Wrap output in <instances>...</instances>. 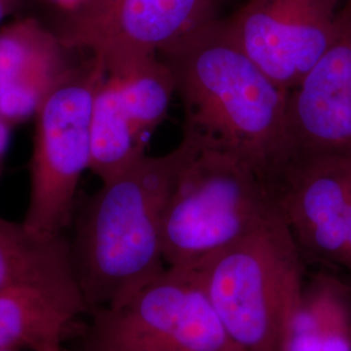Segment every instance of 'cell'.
Masks as SVG:
<instances>
[{
  "instance_id": "cell-1",
  "label": "cell",
  "mask_w": 351,
  "mask_h": 351,
  "mask_svg": "<svg viewBox=\"0 0 351 351\" xmlns=\"http://www.w3.org/2000/svg\"><path fill=\"white\" fill-rule=\"evenodd\" d=\"M159 56L184 104V129L249 164L274 199L291 160L289 90L242 51L224 19L197 27Z\"/></svg>"
},
{
  "instance_id": "cell-2",
  "label": "cell",
  "mask_w": 351,
  "mask_h": 351,
  "mask_svg": "<svg viewBox=\"0 0 351 351\" xmlns=\"http://www.w3.org/2000/svg\"><path fill=\"white\" fill-rule=\"evenodd\" d=\"M184 147L145 155L101 182L80 213L71 245L75 280L88 311L121 301L160 275L163 217Z\"/></svg>"
},
{
  "instance_id": "cell-3",
  "label": "cell",
  "mask_w": 351,
  "mask_h": 351,
  "mask_svg": "<svg viewBox=\"0 0 351 351\" xmlns=\"http://www.w3.org/2000/svg\"><path fill=\"white\" fill-rule=\"evenodd\" d=\"M303 267L276 211L195 267L237 351H290L304 301Z\"/></svg>"
},
{
  "instance_id": "cell-4",
  "label": "cell",
  "mask_w": 351,
  "mask_h": 351,
  "mask_svg": "<svg viewBox=\"0 0 351 351\" xmlns=\"http://www.w3.org/2000/svg\"><path fill=\"white\" fill-rule=\"evenodd\" d=\"M184 156L163 217L164 261L195 268L277 211L249 164L185 130Z\"/></svg>"
},
{
  "instance_id": "cell-5",
  "label": "cell",
  "mask_w": 351,
  "mask_h": 351,
  "mask_svg": "<svg viewBox=\"0 0 351 351\" xmlns=\"http://www.w3.org/2000/svg\"><path fill=\"white\" fill-rule=\"evenodd\" d=\"M82 351H237L197 268L168 267L121 301L90 311Z\"/></svg>"
},
{
  "instance_id": "cell-6",
  "label": "cell",
  "mask_w": 351,
  "mask_h": 351,
  "mask_svg": "<svg viewBox=\"0 0 351 351\" xmlns=\"http://www.w3.org/2000/svg\"><path fill=\"white\" fill-rule=\"evenodd\" d=\"M106 69L88 55L43 103L34 123L29 201L23 223L58 237L72 221L75 194L91 159V114Z\"/></svg>"
},
{
  "instance_id": "cell-7",
  "label": "cell",
  "mask_w": 351,
  "mask_h": 351,
  "mask_svg": "<svg viewBox=\"0 0 351 351\" xmlns=\"http://www.w3.org/2000/svg\"><path fill=\"white\" fill-rule=\"evenodd\" d=\"M215 17L213 0H90L58 34L66 49L107 63L160 55Z\"/></svg>"
},
{
  "instance_id": "cell-8",
  "label": "cell",
  "mask_w": 351,
  "mask_h": 351,
  "mask_svg": "<svg viewBox=\"0 0 351 351\" xmlns=\"http://www.w3.org/2000/svg\"><path fill=\"white\" fill-rule=\"evenodd\" d=\"M343 0H246L224 19L230 37L281 88L291 90L326 52Z\"/></svg>"
},
{
  "instance_id": "cell-9",
  "label": "cell",
  "mask_w": 351,
  "mask_h": 351,
  "mask_svg": "<svg viewBox=\"0 0 351 351\" xmlns=\"http://www.w3.org/2000/svg\"><path fill=\"white\" fill-rule=\"evenodd\" d=\"M274 202L304 264L343 269L351 221V155L293 159Z\"/></svg>"
},
{
  "instance_id": "cell-10",
  "label": "cell",
  "mask_w": 351,
  "mask_h": 351,
  "mask_svg": "<svg viewBox=\"0 0 351 351\" xmlns=\"http://www.w3.org/2000/svg\"><path fill=\"white\" fill-rule=\"evenodd\" d=\"M287 129L291 160L351 155V0L339 8L326 52L289 90Z\"/></svg>"
},
{
  "instance_id": "cell-11",
  "label": "cell",
  "mask_w": 351,
  "mask_h": 351,
  "mask_svg": "<svg viewBox=\"0 0 351 351\" xmlns=\"http://www.w3.org/2000/svg\"><path fill=\"white\" fill-rule=\"evenodd\" d=\"M58 33L36 17L0 26V114L14 128L34 120L75 65Z\"/></svg>"
},
{
  "instance_id": "cell-12",
  "label": "cell",
  "mask_w": 351,
  "mask_h": 351,
  "mask_svg": "<svg viewBox=\"0 0 351 351\" xmlns=\"http://www.w3.org/2000/svg\"><path fill=\"white\" fill-rule=\"evenodd\" d=\"M88 311L75 280L0 291V350L60 351Z\"/></svg>"
},
{
  "instance_id": "cell-13",
  "label": "cell",
  "mask_w": 351,
  "mask_h": 351,
  "mask_svg": "<svg viewBox=\"0 0 351 351\" xmlns=\"http://www.w3.org/2000/svg\"><path fill=\"white\" fill-rule=\"evenodd\" d=\"M75 280L71 243L0 217V291L30 284ZM77 281V280H75Z\"/></svg>"
},
{
  "instance_id": "cell-14",
  "label": "cell",
  "mask_w": 351,
  "mask_h": 351,
  "mask_svg": "<svg viewBox=\"0 0 351 351\" xmlns=\"http://www.w3.org/2000/svg\"><path fill=\"white\" fill-rule=\"evenodd\" d=\"M146 143L106 73L93 106L90 171L101 182L108 181L147 155Z\"/></svg>"
},
{
  "instance_id": "cell-15",
  "label": "cell",
  "mask_w": 351,
  "mask_h": 351,
  "mask_svg": "<svg viewBox=\"0 0 351 351\" xmlns=\"http://www.w3.org/2000/svg\"><path fill=\"white\" fill-rule=\"evenodd\" d=\"M139 133L149 138L169 112L176 84L159 55L130 56L103 63Z\"/></svg>"
},
{
  "instance_id": "cell-16",
  "label": "cell",
  "mask_w": 351,
  "mask_h": 351,
  "mask_svg": "<svg viewBox=\"0 0 351 351\" xmlns=\"http://www.w3.org/2000/svg\"><path fill=\"white\" fill-rule=\"evenodd\" d=\"M12 129L13 126L0 114V173H1L4 158L7 155V151L10 149Z\"/></svg>"
},
{
  "instance_id": "cell-17",
  "label": "cell",
  "mask_w": 351,
  "mask_h": 351,
  "mask_svg": "<svg viewBox=\"0 0 351 351\" xmlns=\"http://www.w3.org/2000/svg\"><path fill=\"white\" fill-rule=\"evenodd\" d=\"M23 0H0V26L8 23L7 20L19 11Z\"/></svg>"
},
{
  "instance_id": "cell-18",
  "label": "cell",
  "mask_w": 351,
  "mask_h": 351,
  "mask_svg": "<svg viewBox=\"0 0 351 351\" xmlns=\"http://www.w3.org/2000/svg\"><path fill=\"white\" fill-rule=\"evenodd\" d=\"M49 1L53 5H56L58 8H60L66 14H71L82 8L85 4H88L90 0H49Z\"/></svg>"
},
{
  "instance_id": "cell-19",
  "label": "cell",
  "mask_w": 351,
  "mask_h": 351,
  "mask_svg": "<svg viewBox=\"0 0 351 351\" xmlns=\"http://www.w3.org/2000/svg\"><path fill=\"white\" fill-rule=\"evenodd\" d=\"M64 351H82V350H78V349H75V350H71V349H66V348H64Z\"/></svg>"
},
{
  "instance_id": "cell-20",
  "label": "cell",
  "mask_w": 351,
  "mask_h": 351,
  "mask_svg": "<svg viewBox=\"0 0 351 351\" xmlns=\"http://www.w3.org/2000/svg\"><path fill=\"white\" fill-rule=\"evenodd\" d=\"M0 351H14V350H0Z\"/></svg>"
},
{
  "instance_id": "cell-21",
  "label": "cell",
  "mask_w": 351,
  "mask_h": 351,
  "mask_svg": "<svg viewBox=\"0 0 351 351\" xmlns=\"http://www.w3.org/2000/svg\"><path fill=\"white\" fill-rule=\"evenodd\" d=\"M60 351H64V348H63V349H62V350H60Z\"/></svg>"
}]
</instances>
